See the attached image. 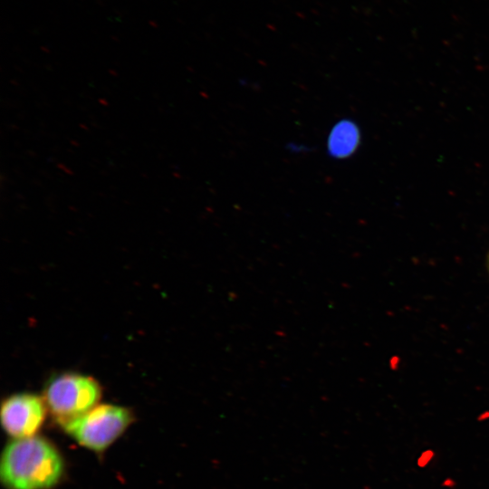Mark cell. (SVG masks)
I'll return each instance as SVG.
<instances>
[{"label":"cell","mask_w":489,"mask_h":489,"mask_svg":"<svg viewBox=\"0 0 489 489\" xmlns=\"http://www.w3.org/2000/svg\"><path fill=\"white\" fill-rule=\"evenodd\" d=\"M62 472L57 449L38 436L14 439L2 454L0 475L9 489H48L59 482Z\"/></svg>","instance_id":"cell-1"},{"label":"cell","mask_w":489,"mask_h":489,"mask_svg":"<svg viewBox=\"0 0 489 489\" xmlns=\"http://www.w3.org/2000/svg\"><path fill=\"white\" fill-rule=\"evenodd\" d=\"M101 397V386L93 378L62 373L49 380L43 399L53 417L63 426L96 407Z\"/></svg>","instance_id":"cell-2"},{"label":"cell","mask_w":489,"mask_h":489,"mask_svg":"<svg viewBox=\"0 0 489 489\" xmlns=\"http://www.w3.org/2000/svg\"><path fill=\"white\" fill-rule=\"evenodd\" d=\"M132 418L131 412L126 408L102 404L62 427L81 446L101 452L126 430Z\"/></svg>","instance_id":"cell-3"},{"label":"cell","mask_w":489,"mask_h":489,"mask_svg":"<svg viewBox=\"0 0 489 489\" xmlns=\"http://www.w3.org/2000/svg\"><path fill=\"white\" fill-rule=\"evenodd\" d=\"M46 409L44 399L37 395L14 394L2 403V426L14 439L34 436L43 424Z\"/></svg>","instance_id":"cell-4"},{"label":"cell","mask_w":489,"mask_h":489,"mask_svg":"<svg viewBox=\"0 0 489 489\" xmlns=\"http://www.w3.org/2000/svg\"><path fill=\"white\" fill-rule=\"evenodd\" d=\"M360 142L357 126L349 120L338 121L327 139L328 153L336 158H343L354 153Z\"/></svg>","instance_id":"cell-5"},{"label":"cell","mask_w":489,"mask_h":489,"mask_svg":"<svg viewBox=\"0 0 489 489\" xmlns=\"http://www.w3.org/2000/svg\"><path fill=\"white\" fill-rule=\"evenodd\" d=\"M487 268H488V272H489V254H488V256H487Z\"/></svg>","instance_id":"cell-6"}]
</instances>
